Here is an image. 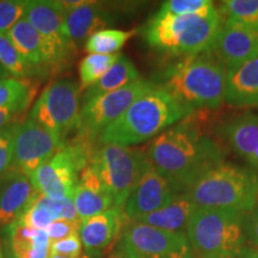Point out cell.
<instances>
[{
    "instance_id": "13",
    "label": "cell",
    "mask_w": 258,
    "mask_h": 258,
    "mask_svg": "<svg viewBox=\"0 0 258 258\" xmlns=\"http://www.w3.org/2000/svg\"><path fill=\"white\" fill-rule=\"evenodd\" d=\"M177 194L179 192L173 189L169 180L146 160L143 173L132 189L123 207L125 218L128 221H139L167 205Z\"/></svg>"
},
{
    "instance_id": "10",
    "label": "cell",
    "mask_w": 258,
    "mask_h": 258,
    "mask_svg": "<svg viewBox=\"0 0 258 258\" xmlns=\"http://www.w3.org/2000/svg\"><path fill=\"white\" fill-rule=\"evenodd\" d=\"M79 92V86L73 79L53 82L38 97L29 114V120L64 140L78 124Z\"/></svg>"
},
{
    "instance_id": "5",
    "label": "cell",
    "mask_w": 258,
    "mask_h": 258,
    "mask_svg": "<svg viewBox=\"0 0 258 258\" xmlns=\"http://www.w3.org/2000/svg\"><path fill=\"white\" fill-rule=\"evenodd\" d=\"M194 251L203 258H238L246 249L245 217L233 209L198 207L186 226Z\"/></svg>"
},
{
    "instance_id": "19",
    "label": "cell",
    "mask_w": 258,
    "mask_h": 258,
    "mask_svg": "<svg viewBox=\"0 0 258 258\" xmlns=\"http://www.w3.org/2000/svg\"><path fill=\"white\" fill-rule=\"evenodd\" d=\"M37 192L30 177L10 170L0 180V227L14 224Z\"/></svg>"
},
{
    "instance_id": "2",
    "label": "cell",
    "mask_w": 258,
    "mask_h": 258,
    "mask_svg": "<svg viewBox=\"0 0 258 258\" xmlns=\"http://www.w3.org/2000/svg\"><path fill=\"white\" fill-rule=\"evenodd\" d=\"M194 109L179 102L160 85L141 95L127 111L97 138L99 145L131 147L158 137L189 117Z\"/></svg>"
},
{
    "instance_id": "27",
    "label": "cell",
    "mask_w": 258,
    "mask_h": 258,
    "mask_svg": "<svg viewBox=\"0 0 258 258\" xmlns=\"http://www.w3.org/2000/svg\"><path fill=\"white\" fill-rule=\"evenodd\" d=\"M134 30L123 31L116 29H105L92 35L86 41L85 50L90 54H101V55H115L118 54L124 44L133 35Z\"/></svg>"
},
{
    "instance_id": "3",
    "label": "cell",
    "mask_w": 258,
    "mask_h": 258,
    "mask_svg": "<svg viewBox=\"0 0 258 258\" xmlns=\"http://www.w3.org/2000/svg\"><path fill=\"white\" fill-rule=\"evenodd\" d=\"M161 82L160 86L194 110H215L225 102L226 69L208 50L171 64Z\"/></svg>"
},
{
    "instance_id": "35",
    "label": "cell",
    "mask_w": 258,
    "mask_h": 258,
    "mask_svg": "<svg viewBox=\"0 0 258 258\" xmlns=\"http://www.w3.org/2000/svg\"><path fill=\"white\" fill-rule=\"evenodd\" d=\"M80 222L82 221H67L59 219L51 222L46 228V232L51 243H54V241L66 239L72 235H78Z\"/></svg>"
},
{
    "instance_id": "22",
    "label": "cell",
    "mask_w": 258,
    "mask_h": 258,
    "mask_svg": "<svg viewBox=\"0 0 258 258\" xmlns=\"http://www.w3.org/2000/svg\"><path fill=\"white\" fill-rule=\"evenodd\" d=\"M222 138L238 156L249 161L258 148V115L253 112L237 116L226 122L221 129Z\"/></svg>"
},
{
    "instance_id": "23",
    "label": "cell",
    "mask_w": 258,
    "mask_h": 258,
    "mask_svg": "<svg viewBox=\"0 0 258 258\" xmlns=\"http://www.w3.org/2000/svg\"><path fill=\"white\" fill-rule=\"evenodd\" d=\"M198 206L186 192H179L167 205L140 219L141 224L170 232H183Z\"/></svg>"
},
{
    "instance_id": "4",
    "label": "cell",
    "mask_w": 258,
    "mask_h": 258,
    "mask_svg": "<svg viewBox=\"0 0 258 258\" xmlns=\"http://www.w3.org/2000/svg\"><path fill=\"white\" fill-rule=\"evenodd\" d=\"M221 24L222 16L217 8L189 16H172L158 11L147 22L144 35L151 47L185 57L209 49Z\"/></svg>"
},
{
    "instance_id": "31",
    "label": "cell",
    "mask_w": 258,
    "mask_h": 258,
    "mask_svg": "<svg viewBox=\"0 0 258 258\" xmlns=\"http://www.w3.org/2000/svg\"><path fill=\"white\" fill-rule=\"evenodd\" d=\"M219 11L226 19L258 29V0H226Z\"/></svg>"
},
{
    "instance_id": "9",
    "label": "cell",
    "mask_w": 258,
    "mask_h": 258,
    "mask_svg": "<svg viewBox=\"0 0 258 258\" xmlns=\"http://www.w3.org/2000/svg\"><path fill=\"white\" fill-rule=\"evenodd\" d=\"M184 232H170L141 222L128 221L117 245V258H192Z\"/></svg>"
},
{
    "instance_id": "6",
    "label": "cell",
    "mask_w": 258,
    "mask_h": 258,
    "mask_svg": "<svg viewBox=\"0 0 258 258\" xmlns=\"http://www.w3.org/2000/svg\"><path fill=\"white\" fill-rule=\"evenodd\" d=\"M186 194L198 207L233 209L246 214L258 205V173L224 163L203 175Z\"/></svg>"
},
{
    "instance_id": "42",
    "label": "cell",
    "mask_w": 258,
    "mask_h": 258,
    "mask_svg": "<svg viewBox=\"0 0 258 258\" xmlns=\"http://www.w3.org/2000/svg\"><path fill=\"white\" fill-rule=\"evenodd\" d=\"M48 257H49V252H43V253L37 254V256L34 258H48Z\"/></svg>"
},
{
    "instance_id": "29",
    "label": "cell",
    "mask_w": 258,
    "mask_h": 258,
    "mask_svg": "<svg viewBox=\"0 0 258 258\" xmlns=\"http://www.w3.org/2000/svg\"><path fill=\"white\" fill-rule=\"evenodd\" d=\"M35 92V88L27 80L15 77H0V108L14 105L29 108Z\"/></svg>"
},
{
    "instance_id": "41",
    "label": "cell",
    "mask_w": 258,
    "mask_h": 258,
    "mask_svg": "<svg viewBox=\"0 0 258 258\" xmlns=\"http://www.w3.org/2000/svg\"><path fill=\"white\" fill-rule=\"evenodd\" d=\"M48 258H91V257H89L86 253H83L82 256H78V257H67V256H60V254H50L49 253V257Z\"/></svg>"
},
{
    "instance_id": "25",
    "label": "cell",
    "mask_w": 258,
    "mask_h": 258,
    "mask_svg": "<svg viewBox=\"0 0 258 258\" xmlns=\"http://www.w3.org/2000/svg\"><path fill=\"white\" fill-rule=\"evenodd\" d=\"M139 79H140V74L137 67L127 56L121 55L114 63V66H111V69L98 82L86 90L83 96V103L104 93L120 90Z\"/></svg>"
},
{
    "instance_id": "34",
    "label": "cell",
    "mask_w": 258,
    "mask_h": 258,
    "mask_svg": "<svg viewBox=\"0 0 258 258\" xmlns=\"http://www.w3.org/2000/svg\"><path fill=\"white\" fill-rule=\"evenodd\" d=\"M16 124L17 123L9 125L0 132V180L8 175L11 169Z\"/></svg>"
},
{
    "instance_id": "7",
    "label": "cell",
    "mask_w": 258,
    "mask_h": 258,
    "mask_svg": "<svg viewBox=\"0 0 258 258\" xmlns=\"http://www.w3.org/2000/svg\"><path fill=\"white\" fill-rule=\"evenodd\" d=\"M95 150L93 141L77 135L32 173V185L38 192L53 200L73 199L79 175L90 164Z\"/></svg>"
},
{
    "instance_id": "24",
    "label": "cell",
    "mask_w": 258,
    "mask_h": 258,
    "mask_svg": "<svg viewBox=\"0 0 258 258\" xmlns=\"http://www.w3.org/2000/svg\"><path fill=\"white\" fill-rule=\"evenodd\" d=\"M12 258H34L49 252L51 241L46 230H36L15 221L6 228Z\"/></svg>"
},
{
    "instance_id": "16",
    "label": "cell",
    "mask_w": 258,
    "mask_h": 258,
    "mask_svg": "<svg viewBox=\"0 0 258 258\" xmlns=\"http://www.w3.org/2000/svg\"><path fill=\"white\" fill-rule=\"evenodd\" d=\"M128 220L123 209L112 207L108 211L80 222L79 238L85 253L97 258L120 239L123 227Z\"/></svg>"
},
{
    "instance_id": "32",
    "label": "cell",
    "mask_w": 258,
    "mask_h": 258,
    "mask_svg": "<svg viewBox=\"0 0 258 258\" xmlns=\"http://www.w3.org/2000/svg\"><path fill=\"white\" fill-rule=\"evenodd\" d=\"M213 9H215L214 3L209 0H169L161 4L159 12L172 16H189L203 14Z\"/></svg>"
},
{
    "instance_id": "26",
    "label": "cell",
    "mask_w": 258,
    "mask_h": 258,
    "mask_svg": "<svg viewBox=\"0 0 258 258\" xmlns=\"http://www.w3.org/2000/svg\"><path fill=\"white\" fill-rule=\"evenodd\" d=\"M61 200H53L37 192L17 220L18 224L36 230H46L51 222L59 220Z\"/></svg>"
},
{
    "instance_id": "33",
    "label": "cell",
    "mask_w": 258,
    "mask_h": 258,
    "mask_svg": "<svg viewBox=\"0 0 258 258\" xmlns=\"http://www.w3.org/2000/svg\"><path fill=\"white\" fill-rule=\"evenodd\" d=\"M27 0H2L0 2V34H8L18 21L24 17Z\"/></svg>"
},
{
    "instance_id": "15",
    "label": "cell",
    "mask_w": 258,
    "mask_h": 258,
    "mask_svg": "<svg viewBox=\"0 0 258 258\" xmlns=\"http://www.w3.org/2000/svg\"><path fill=\"white\" fill-rule=\"evenodd\" d=\"M64 15L66 10L61 5V2L29 0L24 18L28 19L29 23L54 49L67 59L73 48L64 32Z\"/></svg>"
},
{
    "instance_id": "18",
    "label": "cell",
    "mask_w": 258,
    "mask_h": 258,
    "mask_svg": "<svg viewBox=\"0 0 258 258\" xmlns=\"http://www.w3.org/2000/svg\"><path fill=\"white\" fill-rule=\"evenodd\" d=\"M111 23L112 16L104 5L85 0L78 8L66 11L64 32L71 47L76 49L86 43L96 32L105 30Z\"/></svg>"
},
{
    "instance_id": "38",
    "label": "cell",
    "mask_w": 258,
    "mask_h": 258,
    "mask_svg": "<svg viewBox=\"0 0 258 258\" xmlns=\"http://www.w3.org/2000/svg\"><path fill=\"white\" fill-rule=\"evenodd\" d=\"M28 108L22 105H14V106H5V108H0V132L3 129L8 128L9 125L14 124V118L17 117L19 114L27 110Z\"/></svg>"
},
{
    "instance_id": "21",
    "label": "cell",
    "mask_w": 258,
    "mask_h": 258,
    "mask_svg": "<svg viewBox=\"0 0 258 258\" xmlns=\"http://www.w3.org/2000/svg\"><path fill=\"white\" fill-rule=\"evenodd\" d=\"M225 102L235 108L258 106V55L226 70Z\"/></svg>"
},
{
    "instance_id": "39",
    "label": "cell",
    "mask_w": 258,
    "mask_h": 258,
    "mask_svg": "<svg viewBox=\"0 0 258 258\" xmlns=\"http://www.w3.org/2000/svg\"><path fill=\"white\" fill-rule=\"evenodd\" d=\"M240 258H258V250L256 249H245Z\"/></svg>"
},
{
    "instance_id": "12",
    "label": "cell",
    "mask_w": 258,
    "mask_h": 258,
    "mask_svg": "<svg viewBox=\"0 0 258 258\" xmlns=\"http://www.w3.org/2000/svg\"><path fill=\"white\" fill-rule=\"evenodd\" d=\"M64 144L66 141L36 122L28 120L17 123L10 170L30 177L38 167L62 150Z\"/></svg>"
},
{
    "instance_id": "1",
    "label": "cell",
    "mask_w": 258,
    "mask_h": 258,
    "mask_svg": "<svg viewBox=\"0 0 258 258\" xmlns=\"http://www.w3.org/2000/svg\"><path fill=\"white\" fill-rule=\"evenodd\" d=\"M144 153L177 192H186L208 171L225 163L220 145L186 121L152 139Z\"/></svg>"
},
{
    "instance_id": "8",
    "label": "cell",
    "mask_w": 258,
    "mask_h": 258,
    "mask_svg": "<svg viewBox=\"0 0 258 258\" xmlns=\"http://www.w3.org/2000/svg\"><path fill=\"white\" fill-rule=\"evenodd\" d=\"M146 160L141 150L118 145H101L93 152L89 166L110 192L115 207L123 209L129 194L143 173Z\"/></svg>"
},
{
    "instance_id": "11",
    "label": "cell",
    "mask_w": 258,
    "mask_h": 258,
    "mask_svg": "<svg viewBox=\"0 0 258 258\" xmlns=\"http://www.w3.org/2000/svg\"><path fill=\"white\" fill-rule=\"evenodd\" d=\"M156 84L139 79L120 90L104 93L83 103L78 117V135L95 141L106 127L117 121L141 95Z\"/></svg>"
},
{
    "instance_id": "37",
    "label": "cell",
    "mask_w": 258,
    "mask_h": 258,
    "mask_svg": "<svg viewBox=\"0 0 258 258\" xmlns=\"http://www.w3.org/2000/svg\"><path fill=\"white\" fill-rule=\"evenodd\" d=\"M245 233L256 250H258V205L245 219Z\"/></svg>"
},
{
    "instance_id": "43",
    "label": "cell",
    "mask_w": 258,
    "mask_h": 258,
    "mask_svg": "<svg viewBox=\"0 0 258 258\" xmlns=\"http://www.w3.org/2000/svg\"><path fill=\"white\" fill-rule=\"evenodd\" d=\"M0 258H5V257H4V250H3L2 241H0Z\"/></svg>"
},
{
    "instance_id": "20",
    "label": "cell",
    "mask_w": 258,
    "mask_h": 258,
    "mask_svg": "<svg viewBox=\"0 0 258 258\" xmlns=\"http://www.w3.org/2000/svg\"><path fill=\"white\" fill-rule=\"evenodd\" d=\"M73 203L80 221L115 207L110 192L89 165L79 175L73 194Z\"/></svg>"
},
{
    "instance_id": "40",
    "label": "cell",
    "mask_w": 258,
    "mask_h": 258,
    "mask_svg": "<svg viewBox=\"0 0 258 258\" xmlns=\"http://www.w3.org/2000/svg\"><path fill=\"white\" fill-rule=\"evenodd\" d=\"M247 163H249L251 166H253L254 169L258 170V148L256 150V152L252 154V157H251V159L247 161Z\"/></svg>"
},
{
    "instance_id": "36",
    "label": "cell",
    "mask_w": 258,
    "mask_h": 258,
    "mask_svg": "<svg viewBox=\"0 0 258 258\" xmlns=\"http://www.w3.org/2000/svg\"><path fill=\"white\" fill-rule=\"evenodd\" d=\"M50 254H60L67 257H78L83 254V244L79 234L61 239L50 244Z\"/></svg>"
},
{
    "instance_id": "17",
    "label": "cell",
    "mask_w": 258,
    "mask_h": 258,
    "mask_svg": "<svg viewBox=\"0 0 258 258\" xmlns=\"http://www.w3.org/2000/svg\"><path fill=\"white\" fill-rule=\"evenodd\" d=\"M8 36L18 53L37 71L57 67L66 60L41 36L27 18L18 21L8 32Z\"/></svg>"
},
{
    "instance_id": "14",
    "label": "cell",
    "mask_w": 258,
    "mask_h": 258,
    "mask_svg": "<svg viewBox=\"0 0 258 258\" xmlns=\"http://www.w3.org/2000/svg\"><path fill=\"white\" fill-rule=\"evenodd\" d=\"M207 50L226 70L239 66L258 55V29L225 19Z\"/></svg>"
},
{
    "instance_id": "30",
    "label": "cell",
    "mask_w": 258,
    "mask_h": 258,
    "mask_svg": "<svg viewBox=\"0 0 258 258\" xmlns=\"http://www.w3.org/2000/svg\"><path fill=\"white\" fill-rule=\"evenodd\" d=\"M0 64L18 79L28 78L38 73V71L18 53L8 34H0Z\"/></svg>"
},
{
    "instance_id": "28",
    "label": "cell",
    "mask_w": 258,
    "mask_h": 258,
    "mask_svg": "<svg viewBox=\"0 0 258 258\" xmlns=\"http://www.w3.org/2000/svg\"><path fill=\"white\" fill-rule=\"evenodd\" d=\"M121 54L115 55H101V54H89L79 63V91L88 90L96 84L104 74L114 66Z\"/></svg>"
}]
</instances>
